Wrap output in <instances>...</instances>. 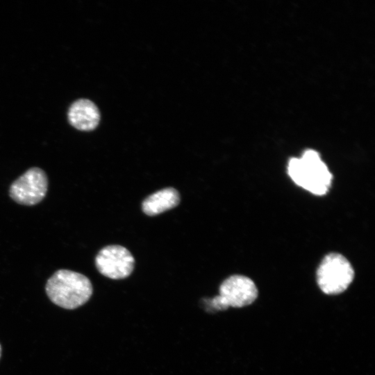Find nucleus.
Masks as SVG:
<instances>
[{
	"instance_id": "obj_7",
	"label": "nucleus",
	"mask_w": 375,
	"mask_h": 375,
	"mask_svg": "<svg viewBox=\"0 0 375 375\" xmlns=\"http://www.w3.org/2000/svg\"><path fill=\"white\" fill-rule=\"evenodd\" d=\"M68 119L70 124L76 129L90 131L98 126L100 112L92 101L81 99L71 105L68 111Z\"/></svg>"
},
{
	"instance_id": "obj_6",
	"label": "nucleus",
	"mask_w": 375,
	"mask_h": 375,
	"mask_svg": "<svg viewBox=\"0 0 375 375\" xmlns=\"http://www.w3.org/2000/svg\"><path fill=\"white\" fill-rule=\"evenodd\" d=\"M95 266L103 276L114 279H124L129 276L134 269L135 258L125 247L108 245L102 248L94 259Z\"/></svg>"
},
{
	"instance_id": "obj_4",
	"label": "nucleus",
	"mask_w": 375,
	"mask_h": 375,
	"mask_svg": "<svg viewBox=\"0 0 375 375\" xmlns=\"http://www.w3.org/2000/svg\"><path fill=\"white\" fill-rule=\"evenodd\" d=\"M350 262L342 254L329 253L322 260L316 272V281L322 292L335 295L344 292L354 278Z\"/></svg>"
},
{
	"instance_id": "obj_5",
	"label": "nucleus",
	"mask_w": 375,
	"mask_h": 375,
	"mask_svg": "<svg viewBox=\"0 0 375 375\" xmlns=\"http://www.w3.org/2000/svg\"><path fill=\"white\" fill-rule=\"evenodd\" d=\"M48 190V178L39 167H31L10 185L9 195L16 203L34 206L45 197Z\"/></svg>"
},
{
	"instance_id": "obj_9",
	"label": "nucleus",
	"mask_w": 375,
	"mask_h": 375,
	"mask_svg": "<svg viewBox=\"0 0 375 375\" xmlns=\"http://www.w3.org/2000/svg\"><path fill=\"white\" fill-rule=\"evenodd\" d=\"M1 344H0V358H1Z\"/></svg>"
},
{
	"instance_id": "obj_8",
	"label": "nucleus",
	"mask_w": 375,
	"mask_h": 375,
	"mask_svg": "<svg viewBox=\"0 0 375 375\" xmlns=\"http://www.w3.org/2000/svg\"><path fill=\"white\" fill-rule=\"evenodd\" d=\"M180 201L178 190L168 187L158 190L145 198L142 203V210L148 216H156L176 207Z\"/></svg>"
},
{
	"instance_id": "obj_2",
	"label": "nucleus",
	"mask_w": 375,
	"mask_h": 375,
	"mask_svg": "<svg viewBox=\"0 0 375 375\" xmlns=\"http://www.w3.org/2000/svg\"><path fill=\"white\" fill-rule=\"evenodd\" d=\"M288 173L298 186L315 195L326 194L333 176L319 153L312 149L303 152L301 158H292L288 165Z\"/></svg>"
},
{
	"instance_id": "obj_1",
	"label": "nucleus",
	"mask_w": 375,
	"mask_h": 375,
	"mask_svg": "<svg viewBox=\"0 0 375 375\" xmlns=\"http://www.w3.org/2000/svg\"><path fill=\"white\" fill-rule=\"evenodd\" d=\"M45 291L56 305L68 310L85 304L92 297L93 288L85 275L69 269H59L47 280Z\"/></svg>"
},
{
	"instance_id": "obj_3",
	"label": "nucleus",
	"mask_w": 375,
	"mask_h": 375,
	"mask_svg": "<svg viewBox=\"0 0 375 375\" xmlns=\"http://www.w3.org/2000/svg\"><path fill=\"white\" fill-rule=\"evenodd\" d=\"M258 296V288L252 279L241 274L231 275L222 282L219 294L207 301L206 311L246 307L253 303Z\"/></svg>"
}]
</instances>
